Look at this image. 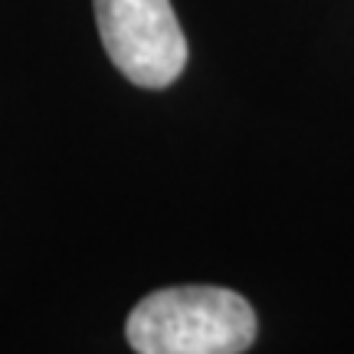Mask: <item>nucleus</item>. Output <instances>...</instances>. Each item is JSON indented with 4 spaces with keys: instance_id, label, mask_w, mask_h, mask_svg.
I'll return each mask as SVG.
<instances>
[{
    "instance_id": "nucleus-1",
    "label": "nucleus",
    "mask_w": 354,
    "mask_h": 354,
    "mask_svg": "<svg viewBox=\"0 0 354 354\" xmlns=\"http://www.w3.org/2000/svg\"><path fill=\"white\" fill-rule=\"evenodd\" d=\"M125 338L138 354H240L256 338V312L233 289L174 286L131 308Z\"/></svg>"
},
{
    "instance_id": "nucleus-2",
    "label": "nucleus",
    "mask_w": 354,
    "mask_h": 354,
    "mask_svg": "<svg viewBox=\"0 0 354 354\" xmlns=\"http://www.w3.org/2000/svg\"><path fill=\"white\" fill-rule=\"evenodd\" d=\"M102 46L141 88L171 86L187 66V39L171 0H95Z\"/></svg>"
}]
</instances>
